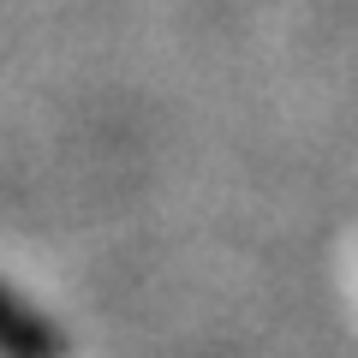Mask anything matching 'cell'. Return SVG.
I'll list each match as a JSON object with an SVG mask.
<instances>
[{"label": "cell", "instance_id": "1", "mask_svg": "<svg viewBox=\"0 0 358 358\" xmlns=\"http://www.w3.org/2000/svg\"><path fill=\"white\" fill-rule=\"evenodd\" d=\"M0 352L6 358H54L48 329H42L24 305H13L6 293H0Z\"/></svg>", "mask_w": 358, "mask_h": 358}]
</instances>
